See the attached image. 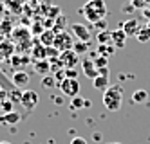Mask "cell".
Listing matches in <instances>:
<instances>
[{
	"instance_id": "21",
	"label": "cell",
	"mask_w": 150,
	"mask_h": 144,
	"mask_svg": "<svg viewBox=\"0 0 150 144\" xmlns=\"http://www.w3.org/2000/svg\"><path fill=\"white\" fill-rule=\"evenodd\" d=\"M20 119H22V117H20V114H16L15 110H13V112H9V114H4L2 123H6V124H16Z\"/></svg>"
},
{
	"instance_id": "7",
	"label": "cell",
	"mask_w": 150,
	"mask_h": 144,
	"mask_svg": "<svg viewBox=\"0 0 150 144\" xmlns=\"http://www.w3.org/2000/svg\"><path fill=\"white\" fill-rule=\"evenodd\" d=\"M38 101H40V97H38V94L35 90H25V92H22L20 105H22L24 108H27V110H33L38 105Z\"/></svg>"
},
{
	"instance_id": "1",
	"label": "cell",
	"mask_w": 150,
	"mask_h": 144,
	"mask_svg": "<svg viewBox=\"0 0 150 144\" xmlns=\"http://www.w3.org/2000/svg\"><path fill=\"white\" fill-rule=\"evenodd\" d=\"M80 13H83V16L91 24H96V22L107 18V4H105V0H89L80 9Z\"/></svg>"
},
{
	"instance_id": "30",
	"label": "cell",
	"mask_w": 150,
	"mask_h": 144,
	"mask_svg": "<svg viewBox=\"0 0 150 144\" xmlns=\"http://www.w3.org/2000/svg\"><path fill=\"white\" fill-rule=\"evenodd\" d=\"M71 144H89V142H87V139H85V137H74L71 140Z\"/></svg>"
},
{
	"instance_id": "26",
	"label": "cell",
	"mask_w": 150,
	"mask_h": 144,
	"mask_svg": "<svg viewBox=\"0 0 150 144\" xmlns=\"http://www.w3.org/2000/svg\"><path fill=\"white\" fill-rule=\"evenodd\" d=\"M92 27L96 29V31H107V18H103V20H100V22H96V24H92Z\"/></svg>"
},
{
	"instance_id": "15",
	"label": "cell",
	"mask_w": 150,
	"mask_h": 144,
	"mask_svg": "<svg viewBox=\"0 0 150 144\" xmlns=\"http://www.w3.org/2000/svg\"><path fill=\"white\" fill-rule=\"evenodd\" d=\"M116 52V47L112 43H105V45H98V56H103V58H112Z\"/></svg>"
},
{
	"instance_id": "31",
	"label": "cell",
	"mask_w": 150,
	"mask_h": 144,
	"mask_svg": "<svg viewBox=\"0 0 150 144\" xmlns=\"http://www.w3.org/2000/svg\"><path fill=\"white\" fill-rule=\"evenodd\" d=\"M98 72H100V76H109V67H107V69H100Z\"/></svg>"
},
{
	"instance_id": "6",
	"label": "cell",
	"mask_w": 150,
	"mask_h": 144,
	"mask_svg": "<svg viewBox=\"0 0 150 144\" xmlns=\"http://www.w3.org/2000/svg\"><path fill=\"white\" fill-rule=\"evenodd\" d=\"M71 32L74 36L78 38V41H89L91 40V29L87 25H83V24H71Z\"/></svg>"
},
{
	"instance_id": "33",
	"label": "cell",
	"mask_w": 150,
	"mask_h": 144,
	"mask_svg": "<svg viewBox=\"0 0 150 144\" xmlns=\"http://www.w3.org/2000/svg\"><path fill=\"white\" fill-rule=\"evenodd\" d=\"M94 140H101V133H94Z\"/></svg>"
},
{
	"instance_id": "34",
	"label": "cell",
	"mask_w": 150,
	"mask_h": 144,
	"mask_svg": "<svg viewBox=\"0 0 150 144\" xmlns=\"http://www.w3.org/2000/svg\"><path fill=\"white\" fill-rule=\"evenodd\" d=\"M0 144H11V142H7V140H2V142H0Z\"/></svg>"
},
{
	"instance_id": "17",
	"label": "cell",
	"mask_w": 150,
	"mask_h": 144,
	"mask_svg": "<svg viewBox=\"0 0 150 144\" xmlns=\"http://www.w3.org/2000/svg\"><path fill=\"white\" fill-rule=\"evenodd\" d=\"M35 69H36V72H38V74L47 76V74H49V70H51V61H49V60H40V61H36Z\"/></svg>"
},
{
	"instance_id": "8",
	"label": "cell",
	"mask_w": 150,
	"mask_h": 144,
	"mask_svg": "<svg viewBox=\"0 0 150 144\" xmlns=\"http://www.w3.org/2000/svg\"><path fill=\"white\" fill-rule=\"evenodd\" d=\"M121 29L127 36H136L139 32V29H141V24H139L137 18H128V20L121 22Z\"/></svg>"
},
{
	"instance_id": "11",
	"label": "cell",
	"mask_w": 150,
	"mask_h": 144,
	"mask_svg": "<svg viewBox=\"0 0 150 144\" xmlns=\"http://www.w3.org/2000/svg\"><path fill=\"white\" fill-rule=\"evenodd\" d=\"M29 74L27 72H24V70H16L15 74H13V83H15V86H18V88H22V86H27L29 85Z\"/></svg>"
},
{
	"instance_id": "19",
	"label": "cell",
	"mask_w": 150,
	"mask_h": 144,
	"mask_svg": "<svg viewBox=\"0 0 150 144\" xmlns=\"http://www.w3.org/2000/svg\"><path fill=\"white\" fill-rule=\"evenodd\" d=\"M146 99H148V94H146V90H143V88H139V90H136L132 94V103H136V105L145 103Z\"/></svg>"
},
{
	"instance_id": "13",
	"label": "cell",
	"mask_w": 150,
	"mask_h": 144,
	"mask_svg": "<svg viewBox=\"0 0 150 144\" xmlns=\"http://www.w3.org/2000/svg\"><path fill=\"white\" fill-rule=\"evenodd\" d=\"M54 38H56V32L52 31V29H47V31H44V32H42V36H40V40H42V45H44V47H51L52 43H54Z\"/></svg>"
},
{
	"instance_id": "23",
	"label": "cell",
	"mask_w": 150,
	"mask_h": 144,
	"mask_svg": "<svg viewBox=\"0 0 150 144\" xmlns=\"http://www.w3.org/2000/svg\"><path fill=\"white\" fill-rule=\"evenodd\" d=\"M54 85H56V77H54V76L47 74V76H44V77H42V86H44V88H47V90H49V88H52Z\"/></svg>"
},
{
	"instance_id": "24",
	"label": "cell",
	"mask_w": 150,
	"mask_h": 144,
	"mask_svg": "<svg viewBox=\"0 0 150 144\" xmlns=\"http://www.w3.org/2000/svg\"><path fill=\"white\" fill-rule=\"evenodd\" d=\"M94 65H96V69H107L109 67V58H103V56H96L94 58Z\"/></svg>"
},
{
	"instance_id": "3",
	"label": "cell",
	"mask_w": 150,
	"mask_h": 144,
	"mask_svg": "<svg viewBox=\"0 0 150 144\" xmlns=\"http://www.w3.org/2000/svg\"><path fill=\"white\" fill-rule=\"evenodd\" d=\"M72 45H74V41H72V38H71L69 32H65V31L56 32L54 43H52V47H54L56 51H60V52H63V51H72Z\"/></svg>"
},
{
	"instance_id": "18",
	"label": "cell",
	"mask_w": 150,
	"mask_h": 144,
	"mask_svg": "<svg viewBox=\"0 0 150 144\" xmlns=\"http://www.w3.org/2000/svg\"><path fill=\"white\" fill-rule=\"evenodd\" d=\"M136 38H137L139 43H146V41H150V27L141 25V29H139V32L136 34Z\"/></svg>"
},
{
	"instance_id": "27",
	"label": "cell",
	"mask_w": 150,
	"mask_h": 144,
	"mask_svg": "<svg viewBox=\"0 0 150 144\" xmlns=\"http://www.w3.org/2000/svg\"><path fill=\"white\" fill-rule=\"evenodd\" d=\"M65 77H69V79H78L76 69H65Z\"/></svg>"
},
{
	"instance_id": "12",
	"label": "cell",
	"mask_w": 150,
	"mask_h": 144,
	"mask_svg": "<svg viewBox=\"0 0 150 144\" xmlns=\"http://www.w3.org/2000/svg\"><path fill=\"white\" fill-rule=\"evenodd\" d=\"M92 86L96 88V90L105 92L107 88L110 86V79H109V76H98L96 79H92Z\"/></svg>"
},
{
	"instance_id": "36",
	"label": "cell",
	"mask_w": 150,
	"mask_h": 144,
	"mask_svg": "<svg viewBox=\"0 0 150 144\" xmlns=\"http://www.w3.org/2000/svg\"><path fill=\"white\" fill-rule=\"evenodd\" d=\"M145 2H146V6H150V0H145Z\"/></svg>"
},
{
	"instance_id": "14",
	"label": "cell",
	"mask_w": 150,
	"mask_h": 144,
	"mask_svg": "<svg viewBox=\"0 0 150 144\" xmlns=\"http://www.w3.org/2000/svg\"><path fill=\"white\" fill-rule=\"evenodd\" d=\"M89 106H91V101H89V99H85V97H80V96L72 97V101H71V105H69V108H72V110L89 108Z\"/></svg>"
},
{
	"instance_id": "5",
	"label": "cell",
	"mask_w": 150,
	"mask_h": 144,
	"mask_svg": "<svg viewBox=\"0 0 150 144\" xmlns=\"http://www.w3.org/2000/svg\"><path fill=\"white\" fill-rule=\"evenodd\" d=\"M58 60L63 65V69H74L80 63V56L74 51H63V52H60Z\"/></svg>"
},
{
	"instance_id": "10",
	"label": "cell",
	"mask_w": 150,
	"mask_h": 144,
	"mask_svg": "<svg viewBox=\"0 0 150 144\" xmlns=\"http://www.w3.org/2000/svg\"><path fill=\"white\" fill-rule=\"evenodd\" d=\"M127 34L123 32V29H114L112 31V45L116 49H123L127 45Z\"/></svg>"
},
{
	"instance_id": "28",
	"label": "cell",
	"mask_w": 150,
	"mask_h": 144,
	"mask_svg": "<svg viewBox=\"0 0 150 144\" xmlns=\"http://www.w3.org/2000/svg\"><path fill=\"white\" fill-rule=\"evenodd\" d=\"M132 7H136V9H145V6H146V2L145 0H132Z\"/></svg>"
},
{
	"instance_id": "16",
	"label": "cell",
	"mask_w": 150,
	"mask_h": 144,
	"mask_svg": "<svg viewBox=\"0 0 150 144\" xmlns=\"http://www.w3.org/2000/svg\"><path fill=\"white\" fill-rule=\"evenodd\" d=\"M96 40H98V45H105V43H112V31H100L96 32Z\"/></svg>"
},
{
	"instance_id": "32",
	"label": "cell",
	"mask_w": 150,
	"mask_h": 144,
	"mask_svg": "<svg viewBox=\"0 0 150 144\" xmlns=\"http://www.w3.org/2000/svg\"><path fill=\"white\" fill-rule=\"evenodd\" d=\"M4 99H7V94H6L4 90H0V103H2Z\"/></svg>"
},
{
	"instance_id": "2",
	"label": "cell",
	"mask_w": 150,
	"mask_h": 144,
	"mask_svg": "<svg viewBox=\"0 0 150 144\" xmlns=\"http://www.w3.org/2000/svg\"><path fill=\"white\" fill-rule=\"evenodd\" d=\"M103 105L109 112H117L123 105V86L121 85H110L103 92Z\"/></svg>"
},
{
	"instance_id": "35",
	"label": "cell",
	"mask_w": 150,
	"mask_h": 144,
	"mask_svg": "<svg viewBox=\"0 0 150 144\" xmlns=\"http://www.w3.org/2000/svg\"><path fill=\"white\" fill-rule=\"evenodd\" d=\"M107 144H121V142H107Z\"/></svg>"
},
{
	"instance_id": "20",
	"label": "cell",
	"mask_w": 150,
	"mask_h": 144,
	"mask_svg": "<svg viewBox=\"0 0 150 144\" xmlns=\"http://www.w3.org/2000/svg\"><path fill=\"white\" fill-rule=\"evenodd\" d=\"M33 56L40 61V60H47V47H44L42 43H38V45L33 49Z\"/></svg>"
},
{
	"instance_id": "25",
	"label": "cell",
	"mask_w": 150,
	"mask_h": 144,
	"mask_svg": "<svg viewBox=\"0 0 150 144\" xmlns=\"http://www.w3.org/2000/svg\"><path fill=\"white\" fill-rule=\"evenodd\" d=\"M0 108H2L6 114H9V112H13V103L9 101V99H4V101L0 103Z\"/></svg>"
},
{
	"instance_id": "9",
	"label": "cell",
	"mask_w": 150,
	"mask_h": 144,
	"mask_svg": "<svg viewBox=\"0 0 150 144\" xmlns=\"http://www.w3.org/2000/svg\"><path fill=\"white\" fill-rule=\"evenodd\" d=\"M81 69H83L85 77H89V79H96V77L100 76V72H98V69H96L92 58H83L81 60Z\"/></svg>"
},
{
	"instance_id": "37",
	"label": "cell",
	"mask_w": 150,
	"mask_h": 144,
	"mask_svg": "<svg viewBox=\"0 0 150 144\" xmlns=\"http://www.w3.org/2000/svg\"><path fill=\"white\" fill-rule=\"evenodd\" d=\"M146 27H150V20H148V24H146Z\"/></svg>"
},
{
	"instance_id": "4",
	"label": "cell",
	"mask_w": 150,
	"mask_h": 144,
	"mask_svg": "<svg viewBox=\"0 0 150 144\" xmlns=\"http://www.w3.org/2000/svg\"><path fill=\"white\" fill-rule=\"evenodd\" d=\"M60 90L63 96H67V97H76L80 94V81L78 79H69V77H65L63 81H60Z\"/></svg>"
},
{
	"instance_id": "22",
	"label": "cell",
	"mask_w": 150,
	"mask_h": 144,
	"mask_svg": "<svg viewBox=\"0 0 150 144\" xmlns=\"http://www.w3.org/2000/svg\"><path fill=\"white\" fill-rule=\"evenodd\" d=\"M72 51L78 54V56H81V54H87L89 52V41H76L72 45Z\"/></svg>"
},
{
	"instance_id": "29",
	"label": "cell",
	"mask_w": 150,
	"mask_h": 144,
	"mask_svg": "<svg viewBox=\"0 0 150 144\" xmlns=\"http://www.w3.org/2000/svg\"><path fill=\"white\" fill-rule=\"evenodd\" d=\"M58 52H60V51H56V49L52 47V45H51V47H47V60H49V58L52 60V56L56 58V56H58Z\"/></svg>"
}]
</instances>
